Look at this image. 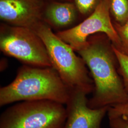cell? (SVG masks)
Returning <instances> with one entry per match:
<instances>
[{"label":"cell","instance_id":"2e32d148","mask_svg":"<svg viewBox=\"0 0 128 128\" xmlns=\"http://www.w3.org/2000/svg\"><path fill=\"white\" fill-rule=\"evenodd\" d=\"M65 0L66 2H72V0Z\"/></svg>","mask_w":128,"mask_h":128},{"label":"cell","instance_id":"52a82bcc","mask_svg":"<svg viewBox=\"0 0 128 128\" xmlns=\"http://www.w3.org/2000/svg\"><path fill=\"white\" fill-rule=\"evenodd\" d=\"M87 94L80 89L71 90L66 104V119L62 128H101V122L109 107L91 108L88 104Z\"/></svg>","mask_w":128,"mask_h":128},{"label":"cell","instance_id":"7a4b0ae2","mask_svg":"<svg viewBox=\"0 0 128 128\" xmlns=\"http://www.w3.org/2000/svg\"><path fill=\"white\" fill-rule=\"evenodd\" d=\"M71 90L52 67L24 66L14 81L0 89V106L16 102L50 100L66 104Z\"/></svg>","mask_w":128,"mask_h":128},{"label":"cell","instance_id":"9a60e30c","mask_svg":"<svg viewBox=\"0 0 128 128\" xmlns=\"http://www.w3.org/2000/svg\"><path fill=\"white\" fill-rule=\"evenodd\" d=\"M110 128H128V122L120 117L109 118Z\"/></svg>","mask_w":128,"mask_h":128},{"label":"cell","instance_id":"ba28073f","mask_svg":"<svg viewBox=\"0 0 128 128\" xmlns=\"http://www.w3.org/2000/svg\"><path fill=\"white\" fill-rule=\"evenodd\" d=\"M44 0H0V18L5 23L32 30L43 21Z\"/></svg>","mask_w":128,"mask_h":128},{"label":"cell","instance_id":"8fae6325","mask_svg":"<svg viewBox=\"0 0 128 128\" xmlns=\"http://www.w3.org/2000/svg\"><path fill=\"white\" fill-rule=\"evenodd\" d=\"M112 46L119 65V74L122 78L124 86L128 92V56L118 50L112 44Z\"/></svg>","mask_w":128,"mask_h":128},{"label":"cell","instance_id":"30bf717a","mask_svg":"<svg viewBox=\"0 0 128 128\" xmlns=\"http://www.w3.org/2000/svg\"><path fill=\"white\" fill-rule=\"evenodd\" d=\"M110 11L114 22L125 24L128 20V0H110Z\"/></svg>","mask_w":128,"mask_h":128},{"label":"cell","instance_id":"6da1fadb","mask_svg":"<svg viewBox=\"0 0 128 128\" xmlns=\"http://www.w3.org/2000/svg\"><path fill=\"white\" fill-rule=\"evenodd\" d=\"M110 42L104 34L97 33L89 37L86 46L77 52L93 78L94 94L88 102L92 109L128 102V92L117 70V59Z\"/></svg>","mask_w":128,"mask_h":128},{"label":"cell","instance_id":"277c9868","mask_svg":"<svg viewBox=\"0 0 128 128\" xmlns=\"http://www.w3.org/2000/svg\"><path fill=\"white\" fill-rule=\"evenodd\" d=\"M64 104L50 100L22 101L0 117V128H62L66 119Z\"/></svg>","mask_w":128,"mask_h":128},{"label":"cell","instance_id":"5b68a950","mask_svg":"<svg viewBox=\"0 0 128 128\" xmlns=\"http://www.w3.org/2000/svg\"><path fill=\"white\" fill-rule=\"evenodd\" d=\"M0 49L5 54L28 66L52 67L44 43L30 28L1 24Z\"/></svg>","mask_w":128,"mask_h":128},{"label":"cell","instance_id":"9c48e42d","mask_svg":"<svg viewBox=\"0 0 128 128\" xmlns=\"http://www.w3.org/2000/svg\"><path fill=\"white\" fill-rule=\"evenodd\" d=\"M79 12L73 2L52 0L46 3L42 20L58 32L67 30L76 26Z\"/></svg>","mask_w":128,"mask_h":128},{"label":"cell","instance_id":"5bb4252c","mask_svg":"<svg viewBox=\"0 0 128 128\" xmlns=\"http://www.w3.org/2000/svg\"><path fill=\"white\" fill-rule=\"evenodd\" d=\"M107 114L108 118L120 117L128 122V102L109 106Z\"/></svg>","mask_w":128,"mask_h":128},{"label":"cell","instance_id":"8992f818","mask_svg":"<svg viewBox=\"0 0 128 128\" xmlns=\"http://www.w3.org/2000/svg\"><path fill=\"white\" fill-rule=\"evenodd\" d=\"M97 33L105 34L115 47L120 45L119 37L110 17V0H102L94 12L81 23L56 34L78 52L86 46L89 37Z\"/></svg>","mask_w":128,"mask_h":128},{"label":"cell","instance_id":"4fadbf2b","mask_svg":"<svg viewBox=\"0 0 128 128\" xmlns=\"http://www.w3.org/2000/svg\"><path fill=\"white\" fill-rule=\"evenodd\" d=\"M102 0H72L80 15L88 17L96 10Z\"/></svg>","mask_w":128,"mask_h":128},{"label":"cell","instance_id":"3957f363","mask_svg":"<svg viewBox=\"0 0 128 128\" xmlns=\"http://www.w3.org/2000/svg\"><path fill=\"white\" fill-rule=\"evenodd\" d=\"M32 30L40 38L46 46L52 67L64 83L71 89H80L88 94L94 90L86 64L75 54L73 48L63 41L46 23L42 21Z\"/></svg>","mask_w":128,"mask_h":128},{"label":"cell","instance_id":"7c38bea8","mask_svg":"<svg viewBox=\"0 0 128 128\" xmlns=\"http://www.w3.org/2000/svg\"><path fill=\"white\" fill-rule=\"evenodd\" d=\"M112 22L120 39V45L115 48L128 56V20L123 25L115 22Z\"/></svg>","mask_w":128,"mask_h":128}]
</instances>
